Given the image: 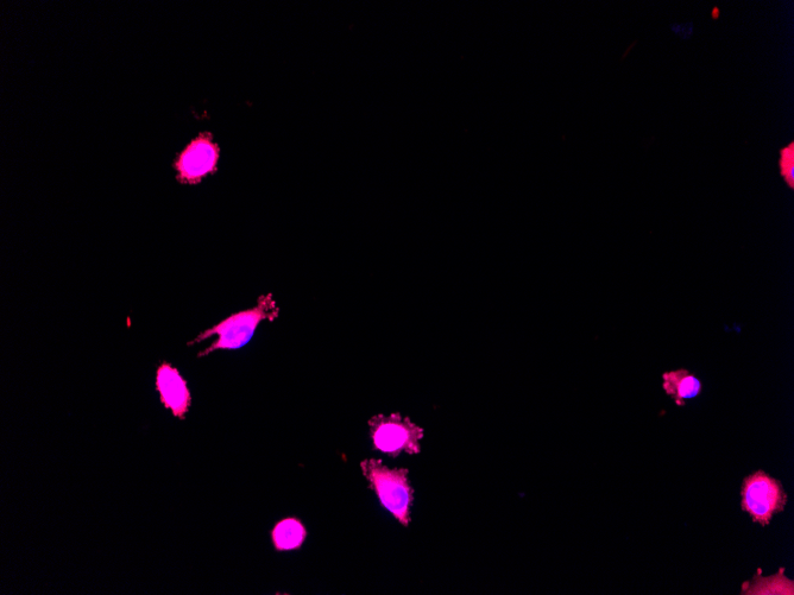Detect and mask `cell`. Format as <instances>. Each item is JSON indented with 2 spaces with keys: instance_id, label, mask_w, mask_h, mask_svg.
<instances>
[{
  "instance_id": "cell-1",
  "label": "cell",
  "mask_w": 794,
  "mask_h": 595,
  "mask_svg": "<svg viewBox=\"0 0 794 595\" xmlns=\"http://www.w3.org/2000/svg\"><path fill=\"white\" fill-rule=\"evenodd\" d=\"M279 316L280 307L273 294L262 295L258 297L255 307L228 316L219 324L200 333L187 345L194 346L209 338H217L214 343L198 354V358L210 356L211 353L217 351L241 350L250 343L262 322H273Z\"/></svg>"
},
{
  "instance_id": "cell-2",
  "label": "cell",
  "mask_w": 794,
  "mask_h": 595,
  "mask_svg": "<svg viewBox=\"0 0 794 595\" xmlns=\"http://www.w3.org/2000/svg\"><path fill=\"white\" fill-rule=\"evenodd\" d=\"M361 470L369 489L375 491L383 508L394 516L402 527L411 524L414 490L409 483L407 468H389L378 459H365Z\"/></svg>"
},
{
  "instance_id": "cell-3",
  "label": "cell",
  "mask_w": 794,
  "mask_h": 595,
  "mask_svg": "<svg viewBox=\"0 0 794 595\" xmlns=\"http://www.w3.org/2000/svg\"><path fill=\"white\" fill-rule=\"evenodd\" d=\"M787 502L783 484L770 474L756 471L743 480L741 508L761 527H768L773 517L785 510Z\"/></svg>"
},
{
  "instance_id": "cell-4",
  "label": "cell",
  "mask_w": 794,
  "mask_h": 595,
  "mask_svg": "<svg viewBox=\"0 0 794 595\" xmlns=\"http://www.w3.org/2000/svg\"><path fill=\"white\" fill-rule=\"evenodd\" d=\"M368 424L375 451L392 458L399 457L402 452L411 455L421 452L420 441L424 439V429L408 417H402L399 413L376 415Z\"/></svg>"
},
{
  "instance_id": "cell-5",
  "label": "cell",
  "mask_w": 794,
  "mask_h": 595,
  "mask_svg": "<svg viewBox=\"0 0 794 595\" xmlns=\"http://www.w3.org/2000/svg\"><path fill=\"white\" fill-rule=\"evenodd\" d=\"M155 385L163 407L184 421L191 409L192 395L180 371L170 363H161L156 370Z\"/></svg>"
},
{
  "instance_id": "cell-6",
  "label": "cell",
  "mask_w": 794,
  "mask_h": 595,
  "mask_svg": "<svg viewBox=\"0 0 794 595\" xmlns=\"http://www.w3.org/2000/svg\"><path fill=\"white\" fill-rule=\"evenodd\" d=\"M663 389L678 407L702 394L703 384L688 370L679 369L663 373Z\"/></svg>"
},
{
  "instance_id": "cell-7",
  "label": "cell",
  "mask_w": 794,
  "mask_h": 595,
  "mask_svg": "<svg viewBox=\"0 0 794 595\" xmlns=\"http://www.w3.org/2000/svg\"><path fill=\"white\" fill-rule=\"evenodd\" d=\"M214 166H216V153L211 147L205 144L192 147L181 158L180 179L187 183H197L211 173Z\"/></svg>"
},
{
  "instance_id": "cell-8",
  "label": "cell",
  "mask_w": 794,
  "mask_h": 595,
  "mask_svg": "<svg viewBox=\"0 0 794 595\" xmlns=\"http://www.w3.org/2000/svg\"><path fill=\"white\" fill-rule=\"evenodd\" d=\"M270 535L277 552H291L300 549L305 543L307 530L300 519L288 517L276 523Z\"/></svg>"
},
{
  "instance_id": "cell-9",
  "label": "cell",
  "mask_w": 794,
  "mask_h": 595,
  "mask_svg": "<svg viewBox=\"0 0 794 595\" xmlns=\"http://www.w3.org/2000/svg\"><path fill=\"white\" fill-rule=\"evenodd\" d=\"M741 592V594L748 595H793L794 584L792 580L787 579L784 568H781L779 573L770 576V578H765L758 572L752 581H747L742 585Z\"/></svg>"
},
{
  "instance_id": "cell-10",
  "label": "cell",
  "mask_w": 794,
  "mask_h": 595,
  "mask_svg": "<svg viewBox=\"0 0 794 595\" xmlns=\"http://www.w3.org/2000/svg\"><path fill=\"white\" fill-rule=\"evenodd\" d=\"M780 174L784 177L787 186L794 187V147L793 144L781 150L780 153Z\"/></svg>"
}]
</instances>
